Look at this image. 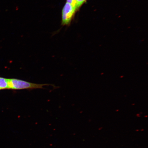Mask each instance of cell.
<instances>
[{
	"instance_id": "277c9868",
	"label": "cell",
	"mask_w": 148,
	"mask_h": 148,
	"mask_svg": "<svg viewBox=\"0 0 148 148\" xmlns=\"http://www.w3.org/2000/svg\"><path fill=\"white\" fill-rule=\"evenodd\" d=\"M75 1L77 8V9L84 3L86 0H75Z\"/></svg>"
},
{
	"instance_id": "6da1fadb",
	"label": "cell",
	"mask_w": 148,
	"mask_h": 148,
	"mask_svg": "<svg viewBox=\"0 0 148 148\" xmlns=\"http://www.w3.org/2000/svg\"><path fill=\"white\" fill-rule=\"evenodd\" d=\"M9 89L13 90H31L43 88L44 86L49 85L27 82L17 79H8Z\"/></svg>"
},
{
	"instance_id": "5b68a950",
	"label": "cell",
	"mask_w": 148,
	"mask_h": 148,
	"mask_svg": "<svg viewBox=\"0 0 148 148\" xmlns=\"http://www.w3.org/2000/svg\"><path fill=\"white\" fill-rule=\"evenodd\" d=\"M66 2L71 4L73 7L76 8L77 10L75 0H66Z\"/></svg>"
},
{
	"instance_id": "7a4b0ae2",
	"label": "cell",
	"mask_w": 148,
	"mask_h": 148,
	"mask_svg": "<svg viewBox=\"0 0 148 148\" xmlns=\"http://www.w3.org/2000/svg\"><path fill=\"white\" fill-rule=\"evenodd\" d=\"M76 8L71 4L66 2L62 10V24L67 25L71 22L74 16Z\"/></svg>"
},
{
	"instance_id": "3957f363",
	"label": "cell",
	"mask_w": 148,
	"mask_h": 148,
	"mask_svg": "<svg viewBox=\"0 0 148 148\" xmlns=\"http://www.w3.org/2000/svg\"><path fill=\"white\" fill-rule=\"evenodd\" d=\"M9 89L8 79L0 77V90Z\"/></svg>"
}]
</instances>
